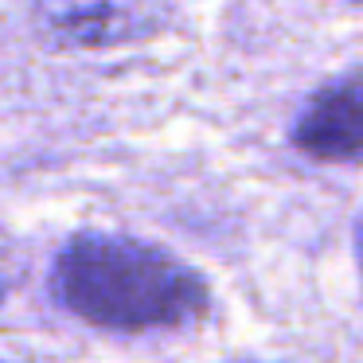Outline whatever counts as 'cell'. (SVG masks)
Wrapping results in <instances>:
<instances>
[{
	"mask_svg": "<svg viewBox=\"0 0 363 363\" xmlns=\"http://www.w3.org/2000/svg\"><path fill=\"white\" fill-rule=\"evenodd\" d=\"M51 293L98 328H180L207 313V281L176 254L141 238L82 230L51 266Z\"/></svg>",
	"mask_w": 363,
	"mask_h": 363,
	"instance_id": "1",
	"label": "cell"
},
{
	"mask_svg": "<svg viewBox=\"0 0 363 363\" xmlns=\"http://www.w3.org/2000/svg\"><path fill=\"white\" fill-rule=\"evenodd\" d=\"M40 28L59 48L90 51L145 40L160 28L157 0H32Z\"/></svg>",
	"mask_w": 363,
	"mask_h": 363,
	"instance_id": "2",
	"label": "cell"
},
{
	"mask_svg": "<svg viewBox=\"0 0 363 363\" xmlns=\"http://www.w3.org/2000/svg\"><path fill=\"white\" fill-rule=\"evenodd\" d=\"M293 145L313 160H359L363 157V74L332 79L301 106L293 121Z\"/></svg>",
	"mask_w": 363,
	"mask_h": 363,
	"instance_id": "3",
	"label": "cell"
},
{
	"mask_svg": "<svg viewBox=\"0 0 363 363\" xmlns=\"http://www.w3.org/2000/svg\"><path fill=\"white\" fill-rule=\"evenodd\" d=\"M359 258H363V215H359Z\"/></svg>",
	"mask_w": 363,
	"mask_h": 363,
	"instance_id": "4",
	"label": "cell"
},
{
	"mask_svg": "<svg viewBox=\"0 0 363 363\" xmlns=\"http://www.w3.org/2000/svg\"><path fill=\"white\" fill-rule=\"evenodd\" d=\"M4 293H9V285H4V277H0V305H4Z\"/></svg>",
	"mask_w": 363,
	"mask_h": 363,
	"instance_id": "5",
	"label": "cell"
}]
</instances>
